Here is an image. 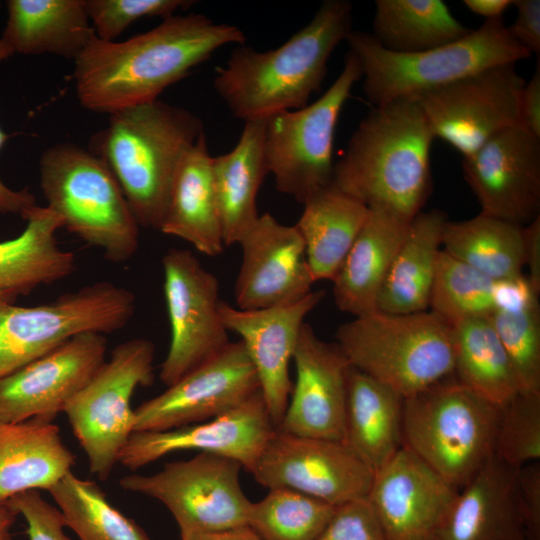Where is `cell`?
Here are the masks:
<instances>
[{
    "mask_svg": "<svg viewBox=\"0 0 540 540\" xmlns=\"http://www.w3.org/2000/svg\"><path fill=\"white\" fill-rule=\"evenodd\" d=\"M296 380L277 429L304 437L343 441L347 357L335 343L320 339L304 323L293 354Z\"/></svg>",
    "mask_w": 540,
    "mask_h": 540,
    "instance_id": "obj_23",
    "label": "cell"
},
{
    "mask_svg": "<svg viewBox=\"0 0 540 540\" xmlns=\"http://www.w3.org/2000/svg\"><path fill=\"white\" fill-rule=\"evenodd\" d=\"M520 125L540 138V65L523 86L519 100Z\"/></svg>",
    "mask_w": 540,
    "mask_h": 540,
    "instance_id": "obj_48",
    "label": "cell"
},
{
    "mask_svg": "<svg viewBox=\"0 0 540 540\" xmlns=\"http://www.w3.org/2000/svg\"><path fill=\"white\" fill-rule=\"evenodd\" d=\"M360 78V67L348 51L341 73L316 101L266 119L265 155L277 191L303 204L314 193L332 185L338 118Z\"/></svg>",
    "mask_w": 540,
    "mask_h": 540,
    "instance_id": "obj_11",
    "label": "cell"
},
{
    "mask_svg": "<svg viewBox=\"0 0 540 540\" xmlns=\"http://www.w3.org/2000/svg\"><path fill=\"white\" fill-rule=\"evenodd\" d=\"M1 39L13 53L75 61L95 35L84 0H8Z\"/></svg>",
    "mask_w": 540,
    "mask_h": 540,
    "instance_id": "obj_30",
    "label": "cell"
},
{
    "mask_svg": "<svg viewBox=\"0 0 540 540\" xmlns=\"http://www.w3.org/2000/svg\"><path fill=\"white\" fill-rule=\"evenodd\" d=\"M95 36L102 41H115L132 23L145 17L163 20L178 10L189 8L187 0H84Z\"/></svg>",
    "mask_w": 540,
    "mask_h": 540,
    "instance_id": "obj_42",
    "label": "cell"
},
{
    "mask_svg": "<svg viewBox=\"0 0 540 540\" xmlns=\"http://www.w3.org/2000/svg\"><path fill=\"white\" fill-rule=\"evenodd\" d=\"M335 507L296 490L272 488L251 503L248 525L263 540H317Z\"/></svg>",
    "mask_w": 540,
    "mask_h": 540,
    "instance_id": "obj_38",
    "label": "cell"
},
{
    "mask_svg": "<svg viewBox=\"0 0 540 540\" xmlns=\"http://www.w3.org/2000/svg\"><path fill=\"white\" fill-rule=\"evenodd\" d=\"M353 5L323 1L311 21L275 49L237 45L217 67L213 87L236 118L267 119L308 105L327 72L335 48L352 29Z\"/></svg>",
    "mask_w": 540,
    "mask_h": 540,
    "instance_id": "obj_2",
    "label": "cell"
},
{
    "mask_svg": "<svg viewBox=\"0 0 540 540\" xmlns=\"http://www.w3.org/2000/svg\"><path fill=\"white\" fill-rule=\"evenodd\" d=\"M462 170L481 214L522 227L540 216V138L520 124L464 156Z\"/></svg>",
    "mask_w": 540,
    "mask_h": 540,
    "instance_id": "obj_17",
    "label": "cell"
},
{
    "mask_svg": "<svg viewBox=\"0 0 540 540\" xmlns=\"http://www.w3.org/2000/svg\"><path fill=\"white\" fill-rule=\"evenodd\" d=\"M162 267L171 338L159 377L170 386L214 357L230 341L219 313L215 275L186 249H169L162 258Z\"/></svg>",
    "mask_w": 540,
    "mask_h": 540,
    "instance_id": "obj_14",
    "label": "cell"
},
{
    "mask_svg": "<svg viewBox=\"0 0 540 540\" xmlns=\"http://www.w3.org/2000/svg\"><path fill=\"white\" fill-rule=\"evenodd\" d=\"M107 338L84 332L0 379V421L54 420L105 362Z\"/></svg>",
    "mask_w": 540,
    "mask_h": 540,
    "instance_id": "obj_18",
    "label": "cell"
},
{
    "mask_svg": "<svg viewBox=\"0 0 540 540\" xmlns=\"http://www.w3.org/2000/svg\"><path fill=\"white\" fill-rule=\"evenodd\" d=\"M524 84L515 64L510 63L409 97L418 103L435 138L446 141L464 157L492 136L520 123L519 100Z\"/></svg>",
    "mask_w": 540,
    "mask_h": 540,
    "instance_id": "obj_13",
    "label": "cell"
},
{
    "mask_svg": "<svg viewBox=\"0 0 540 540\" xmlns=\"http://www.w3.org/2000/svg\"><path fill=\"white\" fill-rule=\"evenodd\" d=\"M499 407L453 375L404 398L403 446L458 490L494 454Z\"/></svg>",
    "mask_w": 540,
    "mask_h": 540,
    "instance_id": "obj_8",
    "label": "cell"
},
{
    "mask_svg": "<svg viewBox=\"0 0 540 540\" xmlns=\"http://www.w3.org/2000/svg\"><path fill=\"white\" fill-rule=\"evenodd\" d=\"M154 344L144 338L117 345L90 381L69 401L63 413L90 472L105 481L134 432L131 398L138 386L154 381Z\"/></svg>",
    "mask_w": 540,
    "mask_h": 540,
    "instance_id": "obj_10",
    "label": "cell"
},
{
    "mask_svg": "<svg viewBox=\"0 0 540 540\" xmlns=\"http://www.w3.org/2000/svg\"><path fill=\"white\" fill-rule=\"evenodd\" d=\"M295 225L314 281L333 280L369 215L360 201L330 185L311 195Z\"/></svg>",
    "mask_w": 540,
    "mask_h": 540,
    "instance_id": "obj_33",
    "label": "cell"
},
{
    "mask_svg": "<svg viewBox=\"0 0 540 540\" xmlns=\"http://www.w3.org/2000/svg\"><path fill=\"white\" fill-rule=\"evenodd\" d=\"M443 250L493 280L523 275L524 226L479 214L462 221H446Z\"/></svg>",
    "mask_w": 540,
    "mask_h": 540,
    "instance_id": "obj_35",
    "label": "cell"
},
{
    "mask_svg": "<svg viewBox=\"0 0 540 540\" xmlns=\"http://www.w3.org/2000/svg\"><path fill=\"white\" fill-rule=\"evenodd\" d=\"M335 337L352 367L403 398L453 375L451 324L431 310H376L340 325Z\"/></svg>",
    "mask_w": 540,
    "mask_h": 540,
    "instance_id": "obj_7",
    "label": "cell"
},
{
    "mask_svg": "<svg viewBox=\"0 0 540 540\" xmlns=\"http://www.w3.org/2000/svg\"><path fill=\"white\" fill-rule=\"evenodd\" d=\"M403 403L398 392L351 366L343 442L374 472L403 446Z\"/></svg>",
    "mask_w": 540,
    "mask_h": 540,
    "instance_id": "obj_31",
    "label": "cell"
},
{
    "mask_svg": "<svg viewBox=\"0 0 540 540\" xmlns=\"http://www.w3.org/2000/svg\"><path fill=\"white\" fill-rule=\"evenodd\" d=\"M516 470L493 454L459 489L435 540H527Z\"/></svg>",
    "mask_w": 540,
    "mask_h": 540,
    "instance_id": "obj_24",
    "label": "cell"
},
{
    "mask_svg": "<svg viewBox=\"0 0 540 540\" xmlns=\"http://www.w3.org/2000/svg\"><path fill=\"white\" fill-rule=\"evenodd\" d=\"M251 474L269 489L288 488L338 506L367 497L374 471L343 441L276 428Z\"/></svg>",
    "mask_w": 540,
    "mask_h": 540,
    "instance_id": "obj_15",
    "label": "cell"
},
{
    "mask_svg": "<svg viewBox=\"0 0 540 540\" xmlns=\"http://www.w3.org/2000/svg\"><path fill=\"white\" fill-rule=\"evenodd\" d=\"M25 220L21 234L0 242V304H14L19 296L60 281L76 269L73 252L58 244L57 232L64 223L56 212L36 205Z\"/></svg>",
    "mask_w": 540,
    "mask_h": 540,
    "instance_id": "obj_27",
    "label": "cell"
},
{
    "mask_svg": "<svg viewBox=\"0 0 540 540\" xmlns=\"http://www.w3.org/2000/svg\"><path fill=\"white\" fill-rule=\"evenodd\" d=\"M74 464L53 420L0 421V503L27 491L48 490Z\"/></svg>",
    "mask_w": 540,
    "mask_h": 540,
    "instance_id": "obj_26",
    "label": "cell"
},
{
    "mask_svg": "<svg viewBox=\"0 0 540 540\" xmlns=\"http://www.w3.org/2000/svg\"><path fill=\"white\" fill-rule=\"evenodd\" d=\"M205 133L181 159L159 231L190 243L207 256L224 250Z\"/></svg>",
    "mask_w": 540,
    "mask_h": 540,
    "instance_id": "obj_28",
    "label": "cell"
},
{
    "mask_svg": "<svg viewBox=\"0 0 540 540\" xmlns=\"http://www.w3.org/2000/svg\"><path fill=\"white\" fill-rule=\"evenodd\" d=\"M458 491L402 446L374 472L367 499L387 540H435Z\"/></svg>",
    "mask_w": 540,
    "mask_h": 540,
    "instance_id": "obj_20",
    "label": "cell"
},
{
    "mask_svg": "<svg viewBox=\"0 0 540 540\" xmlns=\"http://www.w3.org/2000/svg\"><path fill=\"white\" fill-rule=\"evenodd\" d=\"M410 222L380 208L367 220L333 278V297L342 312L359 317L377 310L383 283Z\"/></svg>",
    "mask_w": 540,
    "mask_h": 540,
    "instance_id": "obj_25",
    "label": "cell"
},
{
    "mask_svg": "<svg viewBox=\"0 0 540 540\" xmlns=\"http://www.w3.org/2000/svg\"><path fill=\"white\" fill-rule=\"evenodd\" d=\"M451 327L453 376L497 407L516 396L518 380L489 317L460 320Z\"/></svg>",
    "mask_w": 540,
    "mask_h": 540,
    "instance_id": "obj_34",
    "label": "cell"
},
{
    "mask_svg": "<svg viewBox=\"0 0 540 540\" xmlns=\"http://www.w3.org/2000/svg\"><path fill=\"white\" fill-rule=\"evenodd\" d=\"M40 187L64 228L113 263L139 247V224L108 166L88 149L62 142L40 158Z\"/></svg>",
    "mask_w": 540,
    "mask_h": 540,
    "instance_id": "obj_6",
    "label": "cell"
},
{
    "mask_svg": "<svg viewBox=\"0 0 540 540\" xmlns=\"http://www.w3.org/2000/svg\"><path fill=\"white\" fill-rule=\"evenodd\" d=\"M372 26L383 48L402 54L433 49L471 31L442 0H376Z\"/></svg>",
    "mask_w": 540,
    "mask_h": 540,
    "instance_id": "obj_36",
    "label": "cell"
},
{
    "mask_svg": "<svg viewBox=\"0 0 540 540\" xmlns=\"http://www.w3.org/2000/svg\"><path fill=\"white\" fill-rule=\"evenodd\" d=\"M242 465L230 458L199 452L169 462L151 475L122 477L123 490L161 502L176 520L180 534L212 532L248 525L252 501L240 483Z\"/></svg>",
    "mask_w": 540,
    "mask_h": 540,
    "instance_id": "obj_12",
    "label": "cell"
},
{
    "mask_svg": "<svg viewBox=\"0 0 540 540\" xmlns=\"http://www.w3.org/2000/svg\"><path fill=\"white\" fill-rule=\"evenodd\" d=\"M17 516L6 502L0 503V540H12L11 529Z\"/></svg>",
    "mask_w": 540,
    "mask_h": 540,
    "instance_id": "obj_52",
    "label": "cell"
},
{
    "mask_svg": "<svg viewBox=\"0 0 540 540\" xmlns=\"http://www.w3.org/2000/svg\"><path fill=\"white\" fill-rule=\"evenodd\" d=\"M66 527L80 540H151L131 518L115 508L95 481L72 471L50 487Z\"/></svg>",
    "mask_w": 540,
    "mask_h": 540,
    "instance_id": "obj_37",
    "label": "cell"
},
{
    "mask_svg": "<svg viewBox=\"0 0 540 540\" xmlns=\"http://www.w3.org/2000/svg\"><path fill=\"white\" fill-rule=\"evenodd\" d=\"M6 503L23 517L29 540H71L64 531L66 526L61 512L39 491L20 493Z\"/></svg>",
    "mask_w": 540,
    "mask_h": 540,
    "instance_id": "obj_44",
    "label": "cell"
},
{
    "mask_svg": "<svg viewBox=\"0 0 540 540\" xmlns=\"http://www.w3.org/2000/svg\"><path fill=\"white\" fill-rule=\"evenodd\" d=\"M346 42L360 67L364 93L376 107L531 56L502 18L487 19L456 41L417 53L389 51L363 31L353 30Z\"/></svg>",
    "mask_w": 540,
    "mask_h": 540,
    "instance_id": "obj_5",
    "label": "cell"
},
{
    "mask_svg": "<svg viewBox=\"0 0 540 540\" xmlns=\"http://www.w3.org/2000/svg\"><path fill=\"white\" fill-rule=\"evenodd\" d=\"M136 308L129 289L99 281L32 307L0 304V379L84 332L112 333Z\"/></svg>",
    "mask_w": 540,
    "mask_h": 540,
    "instance_id": "obj_9",
    "label": "cell"
},
{
    "mask_svg": "<svg viewBox=\"0 0 540 540\" xmlns=\"http://www.w3.org/2000/svg\"><path fill=\"white\" fill-rule=\"evenodd\" d=\"M109 116L88 150L111 170L139 226L159 230L176 169L205 133L203 122L159 99Z\"/></svg>",
    "mask_w": 540,
    "mask_h": 540,
    "instance_id": "obj_4",
    "label": "cell"
},
{
    "mask_svg": "<svg viewBox=\"0 0 540 540\" xmlns=\"http://www.w3.org/2000/svg\"><path fill=\"white\" fill-rule=\"evenodd\" d=\"M496 282L442 249L429 308L450 324L490 317L495 311Z\"/></svg>",
    "mask_w": 540,
    "mask_h": 540,
    "instance_id": "obj_39",
    "label": "cell"
},
{
    "mask_svg": "<svg viewBox=\"0 0 540 540\" xmlns=\"http://www.w3.org/2000/svg\"><path fill=\"white\" fill-rule=\"evenodd\" d=\"M324 290L282 306L245 310L220 301L219 313L227 331L234 332L252 362L269 416L277 428L288 406L293 383L289 365L305 317L322 301Z\"/></svg>",
    "mask_w": 540,
    "mask_h": 540,
    "instance_id": "obj_21",
    "label": "cell"
},
{
    "mask_svg": "<svg viewBox=\"0 0 540 540\" xmlns=\"http://www.w3.org/2000/svg\"><path fill=\"white\" fill-rule=\"evenodd\" d=\"M260 391L241 341L229 342L161 394L134 410V432L164 431L204 422L243 404Z\"/></svg>",
    "mask_w": 540,
    "mask_h": 540,
    "instance_id": "obj_16",
    "label": "cell"
},
{
    "mask_svg": "<svg viewBox=\"0 0 540 540\" xmlns=\"http://www.w3.org/2000/svg\"><path fill=\"white\" fill-rule=\"evenodd\" d=\"M489 319L509 357L520 392L540 394L539 300L497 309Z\"/></svg>",
    "mask_w": 540,
    "mask_h": 540,
    "instance_id": "obj_40",
    "label": "cell"
},
{
    "mask_svg": "<svg viewBox=\"0 0 540 540\" xmlns=\"http://www.w3.org/2000/svg\"><path fill=\"white\" fill-rule=\"evenodd\" d=\"M0 7H1V2H0Z\"/></svg>",
    "mask_w": 540,
    "mask_h": 540,
    "instance_id": "obj_53",
    "label": "cell"
},
{
    "mask_svg": "<svg viewBox=\"0 0 540 540\" xmlns=\"http://www.w3.org/2000/svg\"><path fill=\"white\" fill-rule=\"evenodd\" d=\"M517 16L511 26L510 35L531 54L540 52V1L516 0Z\"/></svg>",
    "mask_w": 540,
    "mask_h": 540,
    "instance_id": "obj_46",
    "label": "cell"
},
{
    "mask_svg": "<svg viewBox=\"0 0 540 540\" xmlns=\"http://www.w3.org/2000/svg\"><path fill=\"white\" fill-rule=\"evenodd\" d=\"M447 215L419 212L409 223L380 291L377 310L408 314L426 311L436 276Z\"/></svg>",
    "mask_w": 540,
    "mask_h": 540,
    "instance_id": "obj_32",
    "label": "cell"
},
{
    "mask_svg": "<svg viewBox=\"0 0 540 540\" xmlns=\"http://www.w3.org/2000/svg\"><path fill=\"white\" fill-rule=\"evenodd\" d=\"M245 42L239 27L197 13L174 15L121 42L94 35L74 61L76 95L85 109L109 115L149 103L221 47Z\"/></svg>",
    "mask_w": 540,
    "mask_h": 540,
    "instance_id": "obj_1",
    "label": "cell"
},
{
    "mask_svg": "<svg viewBox=\"0 0 540 540\" xmlns=\"http://www.w3.org/2000/svg\"><path fill=\"white\" fill-rule=\"evenodd\" d=\"M525 267H528L527 278L540 293V216L524 226Z\"/></svg>",
    "mask_w": 540,
    "mask_h": 540,
    "instance_id": "obj_49",
    "label": "cell"
},
{
    "mask_svg": "<svg viewBox=\"0 0 540 540\" xmlns=\"http://www.w3.org/2000/svg\"><path fill=\"white\" fill-rule=\"evenodd\" d=\"M434 139L412 97L376 107L361 120L334 164L332 185L368 208L384 209L410 222L432 192Z\"/></svg>",
    "mask_w": 540,
    "mask_h": 540,
    "instance_id": "obj_3",
    "label": "cell"
},
{
    "mask_svg": "<svg viewBox=\"0 0 540 540\" xmlns=\"http://www.w3.org/2000/svg\"><path fill=\"white\" fill-rule=\"evenodd\" d=\"M515 491L527 540H540V463L516 470Z\"/></svg>",
    "mask_w": 540,
    "mask_h": 540,
    "instance_id": "obj_45",
    "label": "cell"
},
{
    "mask_svg": "<svg viewBox=\"0 0 540 540\" xmlns=\"http://www.w3.org/2000/svg\"><path fill=\"white\" fill-rule=\"evenodd\" d=\"M265 126L266 119L245 121L235 147L212 156V180L225 247L238 244L259 217L257 194L269 173Z\"/></svg>",
    "mask_w": 540,
    "mask_h": 540,
    "instance_id": "obj_29",
    "label": "cell"
},
{
    "mask_svg": "<svg viewBox=\"0 0 540 540\" xmlns=\"http://www.w3.org/2000/svg\"><path fill=\"white\" fill-rule=\"evenodd\" d=\"M512 0H464L463 4L474 14L487 19L502 18V15L512 6Z\"/></svg>",
    "mask_w": 540,
    "mask_h": 540,
    "instance_id": "obj_51",
    "label": "cell"
},
{
    "mask_svg": "<svg viewBox=\"0 0 540 540\" xmlns=\"http://www.w3.org/2000/svg\"><path fill=\"white\" fill-rule=\"evenodd\" d=\"M275 429L259 391L238 407L204 422L133 432L119 463L137 470L170 453L196 450L233 459L251 473Z\"/></svg>",
    "mask_w": 540,
    "mask_h": 540,
    "instance_id": "obj_19",
    "label": "cell"
},
{
    "mask_svg": "<svg viewBox=\"0 0 540 540\" xmlns=\"http://www.w3.org/2000/svg\"><path fill=\"white\" fill-rule=\"evenodd\" d=\"M12 49L0 38V62L13 55ZM8 135L0 128V150ZM37 205L35 196L28 190H13L0 179V214H15L26 218Z\"/></svg>",
    "mask_w": 540,
    "mask_h": 540,
    "instance_id": "obj_47",
    "label": "cell"
},
{
    "mask_svg": "<svg viewBox=\"0 0 540 540\" xmlns=\"http://www.w3.org/2000/svg\"><path fill=\"white\" fill-rule=\"evenodd\" d=\"M494 455L513 469L540 459V394L519 392L499 407Z\"/></svg>",
    "mask_w": 540,
    "mask_h": 540,
    "instance_id": "obj_41",
    "label": "cell"
},
{
    "mask_svg": "<svg viewBox=\"0 0 540 540\" xmlns=\"http://www.w3.org/2000/svg\"><path fill=\"white\" fill-rule=\"evenodd\" d=\"M242 263L235 282L237 308L265 309L295 303L315 282L305 244L296 226L281 224L271 214L259 215L243 235Z\"/></svg>",
    "mask_w": 540,
    "mask_h": 540,
    "instance_id": "obj_22",
    "label": "cell"
},
{
    "mask_svg": "<svg viewBox=\"0 0 540 540\" xmlns=\"http://www.w3.org/2000/svg\"><path fill=\"white\" fill-rule=\"evenodd\" d=\"M317 540H387L367 497L335 507Z\"/></svg>",
    "mask_w": 540,
    "mask_h": 540,
    "instance_id": "obj_43",
    "label": "cell"
},
{
    "mask_svg": "<svg viewBox=\"0 0 540 540\" xmlns=\"http://www.w3.org/2000/svg\"><path fill=\"white\" fill-rule=\"evenodd\" d=\"M180 540H263L249 525L228 529L180 534Z\"/></svg>",
    "mask_w": 540,
    "mask_h": 540,
    "instance_id": "obj_50",
    "label": "cell"
}]
</instances>
